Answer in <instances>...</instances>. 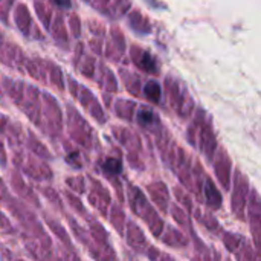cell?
<instances>
[{
  "instance_id": "1",
  "label": "cell",
  "mask_w": 261,
  "mask_h": 261,
  "mask_svg": "<svg viewBox=\"0 0 261 261\" xmlns=\"http://www.w3.org/2000/svg\"><path fill=\"white\" fill-rule=\"evenodd\" d=\"M144 93H145V97L148 100L157 103L160 100V86L156 81H148L145 89H144Z\"/></svg>"
},
{
  "instance_id": "2",
  "label": "cell",
  "mask_w": 261,
  "mask_h": 261,
  "mask_svg": "<svg viewBox=\"0 0 261 261\" xmlns=\"http://www.w3.org/2000/svg\"><path fill=\"white\" fill-rule=\"evenodd\" d=\"M103 167H104V170L107 171V173H110V174H120L121 171H123V165H121V162L118 160V159H115V157H109V159H106L104 160V163H103Z\"/></svg>"
},
{
  "instance_id": "3",
  "label": "cell",
  "mask_w": 261,
  "mask_h": 261,
  "mask_svg": "<svg viewBox=\"0 0 261 261\" xmlns=\"http://www.w3.org/2000/svg\"><path fill=\"white\" fill-rule=\"evenodd\" d=\"M140 64H142V69H145V70H148V72H154L156 70V67H154V60L148 55V54H144V57H142V61H140Z\"/></svg>"
},
{
  "instance_id": "4",
  "label": "cell",
  "mask_w": 261,
  "mask_h": 261,
  "mask_svg": "<svg viewBox=\"0 0 261 261\" xmlns=\"http://www.w3.org/2000/svg\"><path fill=\"white\" fill-rule=\"evenodd\" d=\"M137 120L144 124V126H148V124H151V121H153V113L150 112V110H140L139 112V116H137Z\"/></svg>"
},
{
  "instance_id": "5",
  "label": "cell",
  "mask_w": 261,
  "mask_h": 261,
  "mask_svg": "<svg viewBox=\"0 0 261 261\" xmlns=\"http://www.w3.org/2000/svg\"><path fill=\"white\" fill-rule=\"evenodd\" d=\"M55 3L60 8H70V0H55Z\"/></svg>"
}]
</instances>
